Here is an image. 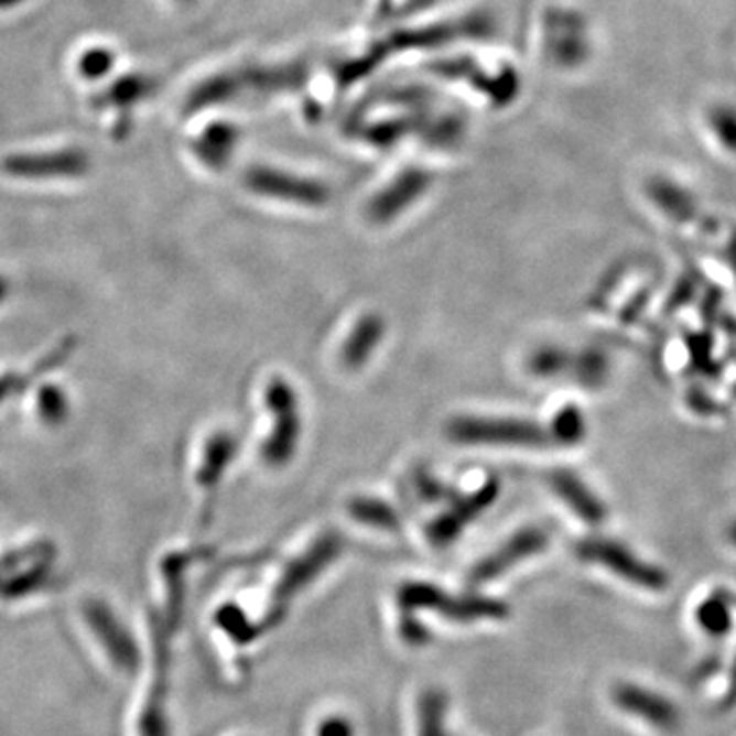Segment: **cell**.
I'll use <instances>...</instances> for the list:
<instances>
[{
	"mask_svg": "<svg viewBox=\"0 0 736 736\" xmlns=\"http://www.w3.org/2000/svg\"><path fill=\"white\" fill-rule=\"evenodd\" d=\"M54 559L47 540L14 542L13 546L0 552V595L19 599L40 592L54 573Z\"/></svg>",
	"mask_w": 736,
	"mask_h": 736,
	"instance_id": "cell-1",
	"label": "cell"
},
{
	"mask_svg": "<svg viewBox=\"0 0 736 736\" xmlns=\"http://www.w3.org/2000/svg\"><path fill=\"white\" fill-rule=\"evenodd\" d=\"M581 556L594 561L597 565L606 566L620 580L632 585H640L649 592H661L667 585V575L657 566L638 559L635 552L628 551L609 540H589L581 546Z\"/></svg>",
	"mask_w": 736,
	"mask_h": 736,
	"instance_id": "cell-2",
	"label": "cell"
},
{
	"mask_svg": "<svg viewBox=\"0 0 736 736\" xmlns=\"http://www.w3.org/2000/svg\"><path fill=\"white\" fill-rule=\"evenodd\" d=\"M401 606L405 609L427 608L436 609L448 620L456 623H475V620H489V618H504L508 611L491 599H479V597H467L456 599L448 595L440 594L439 589L430 585H410L401 592Z\"/></svg>",
	"mask_w": 736,
	"mask_h": 736,
	"instance_id": "cell-3",
	"label": "cell"
},
{
	"mask_svg": "<svg viewBox=\"0 0 736 736\" xmlns=\"http://www.w3.org/2000/svg\"><path fill=\"white\" fill-rule=\"evenodd\" d=\"M2 172L13 178H76L88 171V158L80 150L43 154H13L2 160Z\"/></svg>",
	"mask_w": 736,
	"mask_h": 736,
	"instance_id": "cell-4",
	"label": "cell"
},
{
	"mask_svg": "<svg viewBox=\"0 0 736 736\" xmlns=\"http://www.w3.org/2000/svg\"><path fill=\"white\" fill-rule=\"evenodd\" d=\"M611 700L616 708L649 724L657 730H673L680 724V708L659 692H652L645 685L623 681L611 690Z\"/></svg>",
	"mask_w": 736,
	"mask_h": 736,
	"instance_id": "cell-5",
	"label": "cell"
},
{
	"mask_svg": "<svg viewBox=\"0 0 736 736\" xmlns=\"http://www.w3.org/2000/svg\"><path fill=\"white\" fill-rule=\"evenodd\" d=\"M453 436L467 444H544L546 434L532 424L510 420H461Z\"/></svg>",
	"mask_w": 736,
	"mask_h": 736,
	"instance_id": "cell-6",
	"label": "cell"
},
{
	"mask_svg": "<svg viewBox=\"0 0 736 736\" xmlns=\"http://www.w3.org/2000/svg\"><path fill=\"white\" fill-rule=\"evenodd\" d=\"M83 614H85L88 626L93 628V632L102 638V645L107 647V651L111 652V657L113 659L117 657L119 663L129 665L136 657V651H133V645L129 642L126 626L117 618L113 609L109 608V604L99 597L86 599L83 604Z\"/></svg>",
	"mask_w": 736,
	"mask_h": 736,
	"instance_id": "cell-7",
	"label": "cell"
},
{
	"mask_svg": "<svg viewBox=\"0 0 736 736\" xmlns=\"http://www.w3.org/2000/svg\"><path fill=\"white\" fill-rule=\"evenodd\" d=\"M71 410V396L56 379L35 382L33 391L29 393L28 413L43 430L64 425V422H68Z\"/></svg>",
	"mask_w": 736,
	"mask_h": 736,
	"instance_id": "cell-8",
	"label": "cell"
},
{
	"mask_svg": "<svg viewBox=\"0 0 736 736\" xmlns=\"http://www.w3.org/2000/svg\"><path fill=\"white\" fill-rule=\"evenodd\" d=\"M544 542H546L544 537L539 534V532H532V530L520 534L518 539L511 540L508 546H504L494 556H489L487 561H483L481 565L475 569L473 580L477 581V583L496 580L506 569L516 565L518 561H522L528 554L539 552L544 546Z\"/></svg>",
	"mask_w": 736,
	"mask_h": 736,
	"instance_id": "cell-9",
	"label": "cell"
},
{
	"mask_svg": "<svg viewBox=\"0 0 736 736\" xmlns=\"http://www.w3.org/2000/svg\"><path fill=\"white\" fill-rule=\"evenodd\" d=\"M334 554H336L334 542H327V544L324 542L313 554H307L305 559L293 563V565L284 571L283 581H281L279 589H277V595L279 597H289V595L299 592V587H303L307 581L313 580L317 575V571L334 559Z\"/></svg>",
	"mask_w": 736,
	"mask_h": 736,
	"instance_id": "cell-10",
	"label": "cell"
},
{
	"mask_svg": "<svg viewBox=\"0 0 736 736\" xmlns=\"http://www.w3.org/2000/svg\"><path fill=\"white\" fill-rule=\"evenodd\" d=\"M710 138L728 156H736V105L716 102L706 113Z\"/></svg>",
	"mask_w": 736,
	"mask_h": 736,
	"instance_id": "cell-11",
	"label": "cell"
},
{
	"mask_svg": "<svg viewBox=\"0 0 736 736\" xmlns=\"http://www.w3.org/2000/svg\"><path fill=\"white\" fill-rule=\"evenodd\" d=\"M446 695L430 690L420 697L418 736H446Z\"/></svg>",
	"mask_w": 736,
	"mask_h": 736,
	"instance_id": "cell-12",
	"label": "cell"
},
{
	"mask_svg": "<svg viewBox=\"0 0 736 736\" xmlns=\"http://www.w3.org/2000/svg\"><path fill=\"white\" fill-rule=\"evenodd\" d=\"M695 623L710 637H724L733 628V609L721 595H712L695 609Z\"/></svg>",
	"mask_w": 736,
	"mask_h": 736,
	"instance_id": "cell-13",
	"label": "cell"
},
{
	"mask_svg": "<svg viewBox=\"0 0 736 736\" xmlns=\"http://www.w3.org/2000/svg\"><path fill=\"white\" fill-rule=\"evenodd\" d=\"M556 487L561 489V494L565 497L566 501L580 511L583 518H589V520H597L602 518V508L599 504L595 501L594 497L589 496L583 485L575 481L573 477H559L556 479Z\"/></svg>",
	"mask_w": 736,
	"mask_h": 736,
	"instance_id": "cell-14",
	"label": "cell"
},
{
	"mask_svg": "<svg viewBox=\"0 0 736 736\" xmlns=\"http://www.w3.org/2000/svg\"><path fill=\"white\" fill-rule=\"evenodd\" d=\"M284 181L286 178L258 174L255 186L258 191H267V193H283V191H286V195H295L297 201H305V203H315V201L324 198V193L320 188H315V186H310V184L305 183L289 184L284 183Z\"/></svg>",
	"mask_w": 736,
	"mask_h": 736,
	"instance_id": "cell-15",
	"label": "cell"
},
{
	"mask_svg": "<svg viewBox=\"0 0 736 736\" xmlns=\"http://www.w3.org/2000/svg\"><path fill=\"white\" fill-rule=\"evenodd\" d=\"M148 93H150V83L145 78H142V76H126L107 90V99L111 105L126 107L131 102H138Z\"/></svg>",
	"mask_w": 736,
	"mask_h": 736,
	"instance_id": "cell-16",
	"label": "cell"
},
{
	"mask_svg": "<svg viewBox=\"0 0 736 736\" xmlns=\"http://www.w3.org/2000/svg\"><path fill=\"white\" fill-rule=\"evenodd\" d=\"M227 453H231V440H227L226 436L212 440L209 448L205 451V463H203V467L198 470L203 485H212V483L217 481L219 468L224 467Z\"/></svg>",
	"mask_w": 736,
	"mask_h": 736,
	"instance_id": "cell-17",
	"label": "cell"
},
{
	"mask_svg": "<svg viewBox=\"0 0 736 736\" xmlns=\"http://www.w3.org/2000/svg\"><path fill=\"white\" fill-rule=\"evenodd\" d=\"M115 56L105 50V47H93L90 52H86L85 56L80 57L78 62V71L85 78H102L107 72L113 68Z\"/></svg>",
	"mask_w": 736,
	"mask_h": 736,
	"instance_id": "cell-18",
	"label": "cell"
},
{
	"mask_svg": "<svg viewBox=\"0 0 736 736\" xmlns=\"http://www.w3.org/2000/svg\"><path fill=\"white\" fill-rule=\"evenodd\" d=\"M355 726L344 716H329L315 728V736H355Z\"/></svg>",
	"mask_w": 736,
	"mask_h": 736,
	"instance_id": "cell-19",
	"label": "cell"
},
{
	"mask_svg": "<svg viewBox=\"0 0 736 736\" xmlns=\"http://www.w3.org/2000/svg\"><path fill=\"white\" fill-rule=\"evenodd\" d=\"M23 0H0V9H7V7H13V4H19Z\"/></svg>",
	"mask_w": 736,
	"mask_h": 736,
	"instance_id": "cell-20",
	"label": "cell"
},
{
	"mask_svg": "<svg viewBox=\"0 0 736 736\" xmlns=\"http://www.w3.org/2000/svg\"><path fill=\"white\" fill-rule=\"evenodd\" d=\"M730 539H733V542L736 544V524L733 526V532H730Z\"/></svg>",
	"mask_w": 736,
	"mask_h": 736,
	"instance_id": "cell-21",
	"label": "cell"
},
{
	"mask_svg": "<svg viewBox=\"0 0 736 736\" xmlns=\"http://www.w3.org/2000/svg\"><path fill=\"white\" fill-rule=\"evenodd\" d=\"M446 736H453V735H451V733H448V735H446Z\"/></svg>",
	"mask_w": 736,
	"mask_h": 736,
	"instance_id": "cell-22",
	"label": "cell"
}]
</instances>
